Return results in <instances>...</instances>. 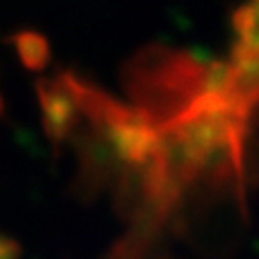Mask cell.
I'll list each match as a JSON object with an SVG mask.
<instances>
[]
</instances>
